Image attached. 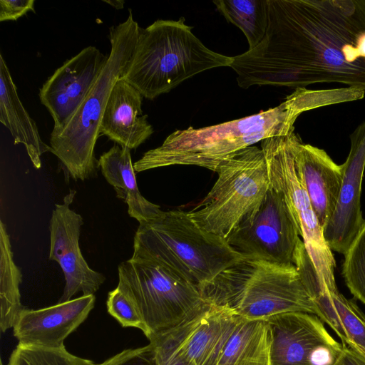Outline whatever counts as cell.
Here are the masks:
<instances>
[{
	"label": "cell",
	"mask_w": 365,
	"mask_h": 365,
	"mask_svg": "<svg viewBox=\"0 0 365 365\" xmlns=\"http://www.w3.org/2000/svg\"><path fill=\"white\" fill-rule=\"evenodd\" d=\"M255 48L233 56L238 86L339 83L365 92V0H267Z\"/></svg>",
	"instance_id": "cell-1"
},
{
	"label": "cell",
	"mask_w": 365,
	"mask_h": 365,
	"mask_svg": "<svg viewBox=\"0 0 365 365\" xmlns=\"http://www.w3.org/2000/svg\"><path fill=\"white\" fill-rule=\"evenodd\" d=\"M334 89L296 88L277 106L222 123L169 135L163 144L145 152L134 164L137 173L170 165H196L217 173L220 165L240 150L262 140L286 136L303 112L337 103Z\"/></svg>",
	"instance_id": "cell-2"
},
{
	"label": "cell",
	"mask_w": 365,
	"mask_h": 365,
	"mask_svg": "<svg viewBox=\"0 0 365 365\" xmlns=\"http://www.w3.org/2000/svg\"><path fill=\"white\" fill-rule=\"evenodd\" d=\"M183 16L140 27L133 59L122 78L153 100L207 70L230 66L233 56L217 53L195 36Z\"/></svg>",
	"instance_id": "cell-3"
},
{
	"label": "cell",
	"mask_w": 365,
	"mask_h": 365,
	"mask_svg": "<svg viewBox=\"0 0 365 365\" xmlns=\"http://www.w3.org/2000/svg\"><path fill=\"white\" fill-rule=\"evenodd\" d=\"M155 261L199 287L246 257L182 210L163 211L139 225L131 257Z\"/></svg>",
	"instance_id": "cell-4"
},
{
	"label": "cell",
	"mask_w": 365,
	"mask_h": 365,
	"mask_svg": "<svg viewBox=\"0 0 365 365\" xmlns=\"http://www.w3.org/2000/svg\"><path fill=\"white\" fill-rule=\"evenodd\" d=\"M128 11L125 21L110 28V53L96 83L66 124L51 133V153L74 180L91 178L98 167L94 148L103 115L113 88L130 64L138 36L140 26Z\"/></svg>",
	"instance_id": "cell-5"
},
{
	"label": "cell",
	"mask_w": 365,
	"mask_h": 365,
	"mask_svg": "<svg viewBox=\"0 0 365 365\" xmlns=\"http://www.w3.org/2000/svg\"><path fill=\"white\" fill-rule=\"evenodd\" d=\"M203 297L246 319L287 312L317 316V307L294 264L245 258L199 287Z\"/></svg>",
	"instance_id": "cell-6"
},
{
	"label": "cell",
	"mask_w": 365,
	"mask_h": 365,
	"mask_svg": "<svg viewBox=\"0 0 365 365\" xmlns=\"http://www.w3.org/2000/svg\"><path fill=\"white\" fill-rule=\"evenodd\" d=\"M217 179L190 217L202 229L226 239L263 201L269 187L262 148L250 146L219 167Z\"/></svg>",
	"instance_id": "cell-7"
},
{
	"label": "cell",
	"mask_w": 365,
	"mask_h": 365,
	"mask_svg": "<svg viewBox=\"0 0 365 365\" xmlns=\"http://www.w3.org/2000/svg\"><path fill=\"white\" fill-rule=\"evenodd\" d=\"M118 272L117 287L138 309L148 340L177 327L207 301L197 286L153 260L131 257Z\"/></svg>",
	"instance_id": "cell-8"
},
{
	"label": "cell",
	"mask_w": 365,
	"mask_h": 365,
	"mask_svg": "<svg viewBox=\"0 0 365 365\" xmlns=\"http://www.w3.org/2000/svg\"><path fill=\"white\" fill-rule=\"evenodd\" d=\"M298 138L293 132L260 142L270 187L283 197L318 274L329 289L335 290L334 257L295 165L294 146Z\"/></svg>",
	"instance_id": "cell-9"
},
{
	"label": "cell",
	"mask_w": 365,
	"mask_h": 365,
	"mask_svg": "<svg viewBox=\"0 0 365 365\" xmlns=\"http://www.w3.org/2000/svg\"><path fill=\"white\" fill-rule=\"evenodd\" d=\"M226 240L247 258L294 264L301 239L283 197L269 187L259 207Z\"/></svg>",
	"instance_id": "cell-10"
},
{
	"label": "cell",
	"mask_w": 365,
	"mask_h": 365,
	"mask_svg": "<svg viewBox=\"0 0 365 365\" xmlns=\"http://www.w3.org/2000/svg\"><path fill=\"white\" fill-rule=\"evenodd\" d=\"M266 320L271 336V365H334L342 352V344L315 314L287 312Z\"/></svg>",
	"instance_id": "cell-11"
},
{
	"label": "cell",
	"mask_w": 365,
	"mask_h": 365,
	"mask_svg": "<svg viewBox=\"0 0 365 365\" xmlns=\"http://www.w3.org/2000/svg\"><path fill=\"white\" fill-rule=\"evenodd\" d=\"M241 319L228 306L207 300L177 327L156 336L190 365H218Z\"/></svg>",
	"instance_id": "cell-12"
},
{
	"label": "cell",
	"mask_w": 365,
	"mask_h": 365,
	"mask_svg": "<svg viewBox=\"0 0 365 365\" xmlns=\"http://www.w3.org/2000/svg\"><path fill=\"white\" fill-rule=\"evenodd\" d=\"M76 192L71 190L61 204H56L50 220L49 259L56 262L64 274L66 284L58 303L72 299L78 292L94 294L106 280L92 269L83 258L79 246L81 215L70 207Z\"/></svg>",
	"instance_id": "cell-13"
},
{
	"label": "cell",
	"mask_w": 365,
	"mask_h": 365,
	"mask_svg": "<svg viewBox=\"0 0 365 365\" xmlns=\"http://www.w3.org/2000/svg\"><path fill=\"white\" fill-rule=\"evenodd\" d=\"M108 60L98 48L88 46L65 61L39 90L41 103L50 113L54 126L63 127L82 103Z\"/></svg>",
	"instance_id": "cell-14"
},
{
	"label": "cell",
	"mask_w": 365,
	"mask_h": 365,
	"mask_svg": "<svg viewBox=\"0 0 365 365\" xmlns=\"http://www.w3.org/2000/svg\"><path fill=\"white\" fill-rule=\"evenodd\" d=\"M351 148L342 164L343 178L335 211L323 228L331 251L344 255L365 222L361 210L365 169V120L350 135Z\"/></svg>",
	"instance_id": "cell-15"
},
{
	"label": "cell",
	"mask_w": 365,
	"mask_h": 365,
	"mask_svg": "<svg viewBox=\"0 0 365 365\" xmlns=\"http://www.w3.org/2000/svg\"><path fill=\"white\" fill-rule=\"evenodd\" d=\"M96 302L94 294L82 295L39 309L24 308L14 326L19 344L46 349L64 347V340L88 317Z\"/></svg>",
	"instance_id": "cell-16"
},
{
	"label": "cell",
	"mask_w": 365,
	"mask_h": 365,
	"mask_svg": "<svg viewBox=\"0 0 365 365\" xmlns=\"http://www.w3.org/2000/svg\"><path fill=\"white\" fill-rule=\"evenodd\" d=\"M296 168L323 230L332 217L342 183L343 167L327 152L299 138L294 146Z\"/></svg>",
	"instance_id": "cell-17"
},
{
	"label": "cell",
	"mask_w": 365,
	"mask_h": 365,
	"mask_svg": "<svg viewBox=\"0 0 365 365\" xmlns=\"http://www.w3.org/2000/svg\"><path fill=\"white\" fill-rule=\"evenodd\" d=\"M143 96L123 78L115 84L107 102L100 132L123 148L136 149L154 132L143 115Z\"/></svg>",
	"instance_id": "cell-18"
},
{
	"label": "cell",
	"mask_w": 365,
	"mask_h": 365,
	"mask_svg": "<svg viewBox=\"0 0 365 365\" xmlns=\"http://www.w3.org/2000/svg\"><path fill=\"white\" fill-rule=\"evenodd\" d=\"M98 161L102 175L114 187L117 197L127 204L130 217L139 225L162 215L160 207L145 199L138 189L130 150L114 145Z\"/></svg>",
	"instance_id": "cell-19"
},
{
	"label": "cell",
	"mask_w": 365,
	"mask_h": 365,
	"mask_svg": "<svg viewBox=\"0 0 365 365\" xmlns=\"http://www.w3.org/2000/svg\"><path fill=\"white\" fill-rule=\"evenodd\" d=\"M0 121L10 131L14 144L25 146L36 169L41 167V155L51 148L41 138L35 121L24 107L2 54H0Z\"/></svg>",
	"instance_id": "cell-20"
},
{
	"label": "cell",
	"mask_w": 365,
	"mask_h": 365,
	"mask_svg": "<svg viewBox=\"0 0 365 365\" xmlns=\"http://www.w3.org/2000/svg\"><path fill=\"white\" fill-rule=\"evenodd\" d=\"M271 336L266 319L242 317L227 341L218 365H271Z\"/></svg>",
	"instance_id": "cell-21"
},
{
	"label": "cell",
	"mask_w": 365,
	"mask_h": 365,
	"mask_svg": "<svg viewBox=\"0 0 365 365\" xmlns=\"http://www.w3.org/2000/svg\"><path fill=\"white\" fill-rule=\"evenodd\" d=\"M22 274L14 261L6 226L0 222V329L6 331L14 324L24 309L21 302L19 286Z\"/></svg>",
	"instance_id": "cell-22"
},
{
	"label": "cell",
	"mask_w": 365,
	"mask_h": 365,
	"mask_svg": "<svg viewBox=\"0 0 365 365\" xmlns=\"http://www.w3.org/2000/svg\"><path fill=\"white\" fill-rule=\"evenodd\" d=\"M212 3L227 21L242 31L248 50L262 41L268 22L267 0H217Z\"/></svg>",
	"instance_id": "cell-23"
},
{
	"label": "cell",
	"mask_w": 365,
	"mask_h": 365,
	"mask_svg": "<svg viewBox=\"0 0 365 365\" xmlns=\"http://www.w3.org/2000/svg\"><path fill=\"white\" fill-rule=\"evenodd\" d=\"M331 296L342 331V344L365 356V314L338 289L331 291Z\"/></svg>",
	"instance_id": "cell-24"
},
{
	"label": "cell",
	"mask_w": 365,
	"mask_h": 365,
	"mask_svg": "<svg viewBox=\"0 0 365 365\" xmlns=\"http://www.w3.org/2000/svg\"><path fill=\"white\" fill-rule=\"evenodd\" d=\"M93 361L75 356L65 346L46 349L18 344L12 351L8 365H95Z\"/></svg>",
	"instance_id": "cell-25"
},
{
	"label": "cell",
	"mask_w": 365,
	"mask_h": 365,
	"mask_svg": "<svg viewBox=\"0 0 365 365\" xmlns=\"http://www.w3.org/2000/svg\"><path fill=\"white\" fill-rule=\"evenodd\" d=\"M344 255L342 274L346 284L365 304V222Z\"/></svg>",
	"instance_id": "cell-26"
},
{
	"label": "cell",
	"mask_w": 365,
	"mask_h": 365,
	"mask_svg": "<svg viewBox=\"0 0 365 365\" xmlns=\"http://www.w3.org/2000/svg\"><path fill=\"white\" fill-rule=\"evenodd\" d=\"M106 307L109 314L123 327L138 328L145 334L146 328L138 309L118 287L108 292Z\"/></svg>",
	"instance_id": "cell-27"
},
{
	"label": "cell",
	"mask_w": 365,
	"mask_h": 365,
	"mask_svg": "<svg viewBox=\"0 0 365 365\" xmlns=\"http://www.w3.org/2000/svg\"><path fill=\"white\" fill-rule=\"evenodd\" d=\"M95 365H157L151 344L135 349H128Z\"/></svg>",
	"instance_id": "cell-28"
},
{
	"label": "cell",
	"mask_w": 365,
	"mask_h": 365,
	"mask_svg": "<svg viewBox=\"0 0 365 365\" xmlns=\"http://www.w3.org/2000/svg\"><path fill=\"white\" fill-rule=\"evenodd\" d=\"M149 341L154 350L157 365H190L159 336H155Z\"/></svg>",
	"instance_id": "cell-29"
},
{
	"label": "cell",
	"mask_w": 365,
	"mask_h": 365,
	"mask_svg": "<svg viewBox=\"0 0 365 365\" xmlns=\"http://www.w3.org/2000/svg\"><path fill=\"white\" fill-rule=\"evenodd\" d=\"M34 0H1L0 21H16L34 11Z\"/></svg>",
	"instance_id": "cell-30"
},
{
	"label": "cell",
	"mask_w": 365,
	"mask_h": 365,
	"mask_svg": "<svg viewBox=\"0 0 365 365\" xmlns=\"http://www.w3.org/2000/svg\"><path fill=\"white\" fill-rule=\"evenodd\" d=\"M342 352L334 365H365V356L342 344Z\"/></svg>",
	"instance_id": "cell-31"
},
{
	"label": "cell",
	"mask_w": 365,
	"mask_h": 365,
	"mask_svg": "<svg viewBox=\"0 0 365 365\" xmlns=\"http://www.w3.org/2000/svg\"><path fill=\"white\" fill-rule=\"evenodd\" d=\"M103 2L109 4L115 9H121L124 6L125 1L123 0H103Z\"/></svg>",
	"instance_id": "cell-32"
},
{
	"label": "cell",
	"mask_w": 365,
	"mask_h": 365,
	"mask_svg": "<svg viewBox=\"0 0 365 365\" xmlns=\"http://www.w3.org/2000/svg\"><path fill=\"white\" fill-rule=\"evenodd\" d=\"M0 365H4L2 360L1 359Z\"/></svg>",
	"instance_id": "cell-33"
}]
</instances>
